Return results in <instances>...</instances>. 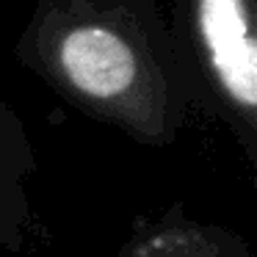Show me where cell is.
Masks as SVG:
<instances>
[{"label": "cell", "instance_id": "6da1fadb", "mask_svg": "<svg viewBox=\"0 0 257 257\" xmlns=\"http://www.w3.org/2000/svg\"><path fill=\"white\" fill-rule=\"evenodd\" d=\"M199 28L221 86L243 108L257 102V45L243 0H199Z\"/></svg>", "mask_w": 257, "mask_h": 257}, {"label": "cell", "instance_id": "7a4b0ae2", "mask_svg": "<svg viewBox=\"0 0 257 257\" xmlns=\"http://www.w3.org/2000/svg\"><path fill=\"white\" fill-rule=\"evenodd\" d=\"M61 67L80 91L91 97H116L130 89L136 61L130 47L105 28H78L61 42Z\"/></svg>", "mask_w": 257, "mask_h": 257}]
</instances>
